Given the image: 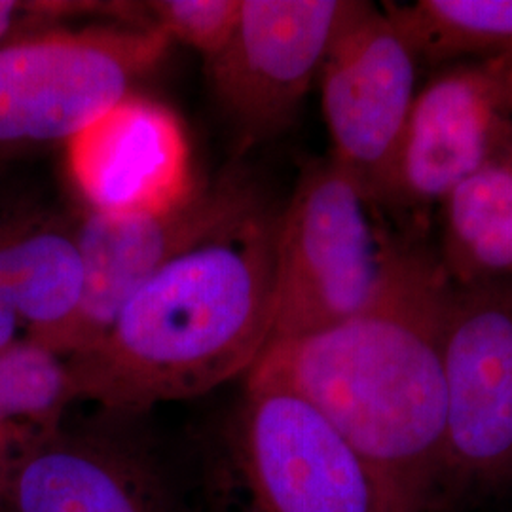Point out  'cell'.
Here are the masks:
<instances>
[{
  "mask_svg": "<svg viewBox=\"0 0 512 512\" xmlns=\"http://www.w3.org/2000/svg\"><path fill=\"white\" fill-rule=\"evenodd\" d=\"M448 293L437 256L414 243L370 308L275 342L253 368L329 421L378 484L387 512H435L444 497Z\"/></svg>",
  "mask_w": 512,
  "mask_h": 512,
  "instance_id": "cell-1",
  "label": "cell"
},
{
  "mask_svg": "<svg viewBox=\"0 0 512 512\" xmlns=\"http://www.w3.org/2000/svg\"><path fill=\"white\" fill-rule=\"evenodd\" d=\"M277 220L260 196L145 281L92 348L65 357L78 399L141 412L247 376L272 340Z\"/></svg>",
  "mask_w": 512,
  "mask_h": 512,
  "instance_id": "cell-2",
  "label": "cell"
},
{
  "mask_svg": "<svg viewBox=\"0 0 512 512\" xmlns=\"http://www.w3.org/2000/svg\"><path fill=\"white\" fill-rule=\"evenodd\" d=\"M391 226L382 203L330 156L306 165L277 220L270 346L370 308L414 245Z\"/></svg>",
  "mask_w": 512,
  "mask_h": 512,
  "instance_id": "cell-3",
  "label": "cell"
},
{
  "mask_svg": "<svg viewBox=\"0 0 512 512\" xmlns=\"http://www.w3.org/2000/svg\"><path fill=\"white\" fill-rule=\"evenodd\" d=\"M213 512H387L363 461L289 385L251 370L209 463Z\"/></svg>",
  "mask_w": 512,
  "mask_h": 512,
  "instance_id": "cell-4",
  "label": "cell"
},
{
  "mask_svg": "<svg viewBox=\"0 0 512 512\" xmlns=\"http://www.w3.org/2000/svg\"><path fill=\"white\" fill-rule=\"evenodd\" d=\"M171 40L124 21L67 23L0 48V171L67 147L164 61Z\"/></svg>",
  "mask_w": 512,
  "mask_h": 512,
  "instance_id": "cell-5",
  "label": "cell"
},
{
  "mask_svg": "<svg viewBox=\"0 0 512 512\" xmlns=\"http://www.w3.org/2000/svg\"><path fill=\"white\" fill-rule=\"evenodd\" d=\"M420 73L418 55L384 4L355 0L317 80L330 158L382 207Z\"/></svg>",
  "mask_w": 512,
  "mask_h": 512,
  "instance_id": "cell-6",
  "label": "cell"
},
{
  "mask_svg": "<svg viewBox=\"0 0 512 512\" xmlns=\"http://www.w3.org/2000/svg\"><path fill=\"white\" fill-rule=\"evenodd\" d=\"M444 495L512 480V283L454 287L444 310Z\"/></svg>",
  "mask_w": 512,
  "mask_h": 512,
  "instance_id": "cell-7",
  "label": "cell"
},
{
  "mask_svg": "<svg viewBox=\"0 0 512 512\" xmlns=\"http://www.w3.org/2000/svg\"><path fill=\"white\" fill-rule=\"evenodd\" d=\"M355 0H241L207 76L241 150L291 128Z\"/></svg>",
  "mask_w": 512,
  "mask_h": 512,
  "instance_id": "cell-8",
  "label": "cell"
},
{
  "mask_svg": "<svg viewBox=\"0 0 512 512\" xmlns=\"http://www.w3.org/2000/svg\"><path fill=\"white\" fill-rule=\"evenodd\" d=\"M512 148V93L494 59L440 67L416 95L385 192L391 220L420 226L446 196Z\"/></svg>",
  "mask_w": 512,
  "mask_h": 512,
  "instance_id": "cell-9",
  "label": "cell"
},
{
  "mask_svg": "<svg viewBox=\"0 0 512 512\" xmlns=\"http://www.w3.org/2000/svg\"><path fill=\"white\" fill-rule=\"evenodd\" d=\"M258 198L251 177L234 167L165 211L124 217L73 211L84 294L63 357L92 348L145 281Z\"/></svg>",
  "mask_w": 512,
  "mask_h": 512,
  "instance_id": "cell-10",
  "label": "cell"
},
{
  "mask_svg": "<svg viewBox=\"0 0 512 512\" xmlns=\"http://www.w3.org/2000/svg\"><path fill=\"white\" fill-rule=\"evenodd\" d=\"M65 169L80 209L114 217L171 209L200 184L179 114L141 92L74 137Z\"/></svg>",
  "mask_w": 512,
  "mask_h": 512,
  "instance_id": "cell-11",
  "label": "cell"
},
{
  "mask_svg": "<svg viewBox=\"0 0 512 512\" xmlns=\"http://www.w3.org/2000/svg\"><path fill=\"white\" fill-rule=\"evenodd\" d=\"M82 294L73 211L0 183V349L33 340L63 355Z\"/></svg>",
  "mask_w": 512,
  "mask_h": 512,
  "instance_id": "cell-12",
  "label": "cell"
},
{
  "mask_svg": "<svg viewBox=\"0 0 512 512\" xmlns=\"http://www.w3.org/2000/svg\"><path fill=\"white\" fill-rule=\"evenodd\" d=\"M440 268L454 287L512 283V148L439 205Z\"/></svg>",
  "mask_w": 512,
  "mask_h": 512,
  "instance_id": "cell-13",
  "label": "cell"
},
{
  "mask_svg": "<svg viewBox=\"0 0 512 512\" xmlns=\"http://www.w3.org/2000/svg\"><path fill=\"white\" fill-rule=\"evenodd\" d=\"M16 512H145L116 461L86 442H37L12 475Z\"/></svg>",
  "mask_w": 512,
  "mask_h": 512,
  "instance_id": "cell-14",
  "label": "cell"
},
{
  "mask_svg": "<svg viewBox=\"0 0 512 512\" xmlns=\"http://www.w3.org/2000/svg\"><path fill=\"white\" fill-rule=\"evenodd\" d=\"M78 399L67 359L50 348L19 340L0 349V497L37 442L57 433L63 410Z\"/></svg>",
  "mask_w": 512,
  "mask_h": 512,
  "instance_id": "cell-15",
  "label": "cell"
},
{
  "mask_svg": "<svg viewBox=\"0 0 512 512\" xmlns=\"http://www.w3.org/2000/svg\"><path fill=\"white\" fill-rule=\"evenodd\" d=\"M421 67H446L512 52V0L385 2Z\"/></svg>",
  "mask_w": 512,
  "mask_h": 512,
  "instance_id": "cell-16",
  "label": "cell"
},
{
  "mask_svg": "<svg viewBox=\"0 0 512 512\" xmlns=\"http://www.w3.org/2000/svg\"><path fill=\"white\" fill-rule=\"evenodd\" d=\"M143 25L160 31L205 57L219 55L236 31L241 0H147L141 2Z\"/></svg>",
  "mask_w": 512,
  "mask_h": 512,
  "instance_id": "cell-17",
  "label": "cell"
},
{
  "mask_svg": "<svg viewBox=\"0 0 512 512\" xmlns=\"http://www.w3.org/2000/svg\"><path fill=\"white\" fill-rule=\"evenodd\" d=\"M131 10V2L0 0V48L23 35L74 21L105 19L128 23Z\"/></svg>",
  "mask_w": 512,
  "mask_h": 512,
  "instance_id": "cell-18",
  "label": "cell"
}]
</instances>
